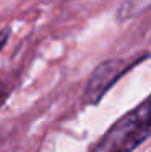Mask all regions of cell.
<instances>
[{
  "instance_id": "obj_2",
  "label": "cell",
  "mask_w": 151,
  "mask_h": 152,
  "mask_svg": "<svg viewBox=\"0 0 151 152\" xmlns=\"http://www.w3.org/2000/svg\"><path fill=\"white\" fill-rule=\"evenodd\" d=\"M148 57L150 53H143V55H136L132 57V58H110L99 63L93 70V73L89 75V79L85 86V94H83L85 104H88V105L99 104V100L106 96L107 91L122 76Z\"/></svg>"
},
{
  "instance_id": "obj_4",
  "label": "cell",
  "mask_w": 151,
  "mask_h": 152,
  "mask_svg": "<svg viewBox=\"0 0 151 152\" xmlns=\"http://www.w3.org/2000/svg\"><path fill=\"white\" fill-rule=\"evenodd\" d=\"M8 96H10V91H8V88L5 86V83H2L0 81V107L5 104V100L8 99Z\"/></svg>"
},
{
  "instance_id": "obj_3",
  "label": "cell",
  "mask_w": 151,
  "mask_h": 152,
  "mask_svg": "<svg viewBox=\"0 0 151 152\" xmlns=\"http://www.w3.org/2000/svg\"><path fill=\"white\" fill-rule=\"evenodd\" d=\"M151 8V0H125L117 12V18L120 21L135 18Z\"/></svg>"
},
{
  "instance_id": "obj_1",
  "label": "cell",
  "mask_w": 151,
  "mask_h": 152,
  "mask_svg": "<svg viewBox=\"0 0 151 152\" xmlns=\"http://www.w3.org/2000/svg\"><path fill=\"white\" fill-rule=\"evenodd\" d=\"M148 137H151V94L112 123L91 152H133Z\"/></svg>"
},
{
  "instance_id": "obj_5",
  "label": "cell",
  "mask_w": 151,
  "mask_h": 152,
  "mask_svg": "<svg viewBox=\"0 0 151 152\" xmlns=\"http://www.w3.org/2000/svg\"><path fill=\"white\" fill-rule=\"evenodd\" d=\"M8 34H10V31H8V29L0 31V50H2L3 47H5L7 41H8Z\"/></svg>"
}]
</instances>
